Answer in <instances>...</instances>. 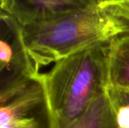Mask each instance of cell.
<instances>
[{"mask_svg": "<svg viewBox=\"0 0 129 128\" xmlns=\"http://www.w3.org/2000/svg\"><path fill=\"white\" fill-rule=\"evenodd\" d=\"M38 74L23 42L21 26L12 16L1 10L0 93Z\"/></svg>", "mask_w": 129, "mask_h": 128, "instance_id": "277c9868", "label": "cell"}, {"mask_svg": "<svg viewBox=\"0 0 129 128\" xmlns=\"http://www.w3.org/2000/svg\"><path fill=\"white\" fill-rule=\"evenodd\" d=\"M101 7L129 23V0H116Z\"/></svg>", "mask_w": 129, "mask_h": 128, "instance_id": "9c48e42d", "label": "cell"}, {"mask_svg": "<svg viewBox=\"0 0 129 128\" xmlns=\"http://www.w3.org/2000/svg\"><path fill=\"white\" fill-rule=\"evenodd\" d=\"M55 128H118L107 90L79 118L65 126Z\"/></svg>", "mask_w": 129, "mask_h": 128, "instance_id": "52a82bcc", "label": "cell"}, {"mask_svg": "<svg viewBox=\"0 0 129 128\" xmlns=\"http://www.w3.org/2000/svg\"><path fill=\"white\" fill-rule=\"evenodd\" d=\"M91 1L94 5H99V6H102V5H104L106 4L115 2L116 0H91Z\"/></svg>", "mask_w": 129, "mask_h": 128, "instance_id": "30bf717a", "label": "cell"}, {"mask_svg": "<svg viewBox=\"0 0 129 128\" xmlns=\"http://www.w3.org/2000/svg\"><path fill=\"white\" fill-rule=\"evenodd\" d=\"M108 43L73 54L43 74L54 128L79 118L107 89Z\"/></svg>", "mask_w": 129, "mask_h": 128, "instance_id": "7a4b0ae2", "label": "cell"}, {"mask_svg": "<svg viewBox=\"0 0 129 128\" xmlns=\"http://www.w3.org/2000/svg\"><path fill=\"white\" fill-rule=\"evenodd\" d=\"M27 52L39 72L41 67L129 32V23L92 4L58 18L21 26Z\"/></svg>", "mask_w": 129, "mask_h": 128, "instance_id": "6da1fadb", "label": "cell"}, {"mask_svg": "<svg viewBox=\"0 0 129 128\" xmlns=\"http://www.w3.org/2000/svg\"><path fill=\"white\" fill-rule=\"evenodd\" d=\"M118 128H129V91L107 89Z\"/></svg>", "mask_w": 129, "mask_h": 128, "instance_id": "ba28073f", "label": "cell"}, {"mask_svg": "<svg viewBox=\"0 0 129 128\" xmlns=\"http://www.w3.org/2000/svg\"><path fill=\"white\" fill-rule=\"evenodd\" d=\"M0 128H54L43 74L0 93Z\"/></svg>", "mask_w": 129, "mask_h": 128, "instance_id": "3957f363", "label": "cell"}, {"mask_svg": "<svg viewBox=\"0 0 129 128\" xmlns=\"http://www.w3.org/2000/svg\"><path fill=\"white\" fill-rule=\"evenodd\" d=\"M107 88L129 91V32L108 43Z\"/></svg>", "mask_w": 129, "mask_h": 128, "instance_id": "8992f818", "label": "cell"}, {"mask_svg": "<svg viewBox=\"0 0 129 128\" xmlns=\"http://www.w3.org/2000/svg\"><path fill=\"white\" fill-rule=\"evenodd\" d=\"M1 10L20 26L40 23L84 9L91 0H0Z\"/></svg>", "mask_w": 129, "mask_h": 128, "instance_id": "5b68a950", "label": "cell"}]
</instances>
